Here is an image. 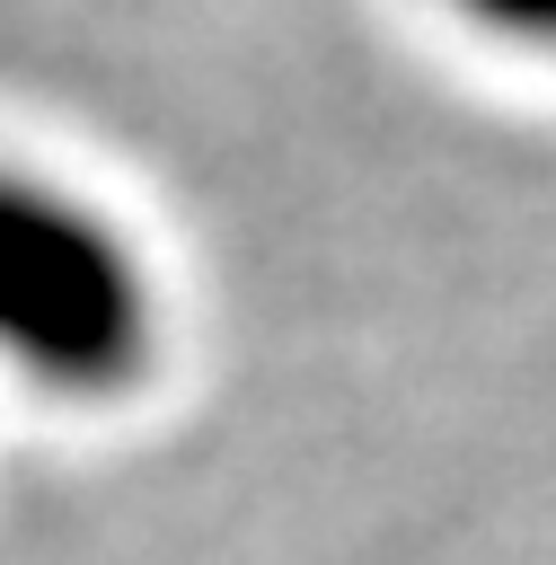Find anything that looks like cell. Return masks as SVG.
<instances>
[{"label": "cell", "instance_id": "6da1fadb", "mask_svg": "<svg viewBox=\"0 0 556 565\" xmlns=\"http://www.w3.org/2000/svg\"><path fill=\"white\" fill-rule=\"evenodd\" d=\"M159 344V282L141 247L79 194L0 168V362L44 388H124Z\"/></svg>", "mask_w": 556, "mask_h": 565}, {"label": "cell", "instance_id": "7a4b0ae2", "mask_svg": "<svg viewBox=\"0 0 556 565\" xmlns=\"http://www.w3.org/2000/svg\"><path fill=\"white\" fill-rule=\"evenodd\" d=\"M459 26L494 35V44H521V53H556V0H441Z\"/></svg>", "mask_w": 556, "mask_h": 565}]
</instances>
